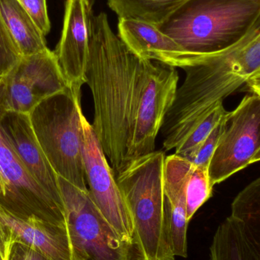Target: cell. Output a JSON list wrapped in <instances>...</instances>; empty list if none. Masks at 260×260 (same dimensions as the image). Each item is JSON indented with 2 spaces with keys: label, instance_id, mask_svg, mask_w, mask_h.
<instances>
[{
  "label": "cell",
  "instance_id": "20",
  "mask_svg": "<svg viewBox=\"0 0 260 260\" xmlns=\"http://www.w3.org/2000/svg\"><path fill=\"white\" fill-rule=\"evenodd\" d=\"M177 164L186 197L188 221L212 197L213 187L208 168L197 166L177 155Z\"/></svg>",
  "mask_w": 260,
  "mask_h": 260
},
{
  "label": "cell",
  "instance_id": "22",
  "mask_svg": "<svg viewBox=\"0 0 260 260\" xmlns=\"http://www.w3.org/2000/svg\"><path fill=\"white\" fill-rule=\"evenodd\" d=\"M227 112L224 104L217 107L182 141L181 143L175 148L174 154L183 158L189 157L206 140L211 132L219 123Z\"/></svg>",
  "mask_w": 260,
  "mask_h": 260
},
{
  "label": "cell",
  "instance_id": "26",
  "mask_svg": "<svg viewBox=\"0 0 260 260\" xmlns=\"http://www.w3.org/2000/svg\"><path fill=\"white\" fill-rule=\"evenodd\" d=\"M6 260H50L33 247L17 241H10L8 244Z\"/></svg>",
  "mask_w": 260,
  "mask_h": 260
},
{
  "label": "cell",
  "instance_id": "18",
  "mask_svg": "<svg viewBox=\"0 0 260 260\" xmlns=\"http://www.w3.org/2000/svg\"><path fill=\"white\" fill-rule=\"evenodd\" d=\"M211 260H260V248L250 241L241 221L227 217L217 229Z\"/></svg>",
  "mask_w": 260,
  "mask_h": 260
},
{
  "label": "cell",
  "instance_id": "11",
  "mask_svg": "<svg viewBox=\"0 0 260 260\" xmlns=\"http://www.w3.org/2000/svg\"><path fill=\"white\" fill-rule=\"evenodd\" d=\"M177 68L154 62L137 111L131 160L155 151L156 139L178 88Z\"/></svg>",
  "mask_w": 260,
  "mask_h": 260
},
{
  "label": "cell",
  "instance_id": "17",
  "mask_svg": "<svg viewBox=\"0 0 260 260\" xmlns=\"http://www.w3.org/2000/svg\"><path fill=\"white\" fill-rule=\"evenodd\" d=\"M0 15L21 56L35 54L47 48L45 36L19 0H0Z\"/></svg>",
  "mask_w": 260,
  "mask_h": 260
},
{
  "label": "cell",
  "instance_id": "5",
  "mask_svg": "<svg viewBox=\"0 0 260 260\" xmlns=\"http://www.w3.org/2000/svg\"><path fill=\"white\" fill-rule=\"evenodd\" d=\"M81 88L67 87L28 114L35 137L56 175L88 189L82 158Z\"/></svg>",
  "mask_w": 260,
  "mask_h": 260
},
{
  "label": "cell",
  "instance_id": "10",
  "mask_svg": "<svg viewBox=\"0 0 260 260\" xmlns=\"http://www.w3.org/2000/svg\"><path fill=\"white\" fill-rule=\"evenodd\" d=\"M80 120L82 129V158L89 193L121 239L133 246L134 228L116 182L115 175L92 125L82 111Z\"/></svg>",
  "mask_w": 260,
  "mask_h": 260
},
{
  "label": "cell",
  "instance_id": "14",
  "mask_svg": "<svg viewBox=\"0 0 260 260\" xmlns=\"http://www.w3.org/2000/svg\"><path fill=\"white\" fill-rule=\"evenodd\" d=\"M117 27L121 41L141 59L184 70L209 56L201 57L187 53L159 27L150 23L122 18L119 19Z\"/></svg>",
  "mask_w": 260,
  "mask_h": 260
},
{
  "label": "cell",
  "instance_id": "15",
  "mask_svg": "<svg viewBox=\"0 0 260 260\" xmlns=\"http://www.w3.org/2000/svg\"><path fill=\"white\" fill-rule=\"evenodd\" d=\"M0 225L8 242L17 241L33 247L50 260H71L66 226L18 216L1 206Z\"/></svg>",
  "mask_w": 260,
  "mask_h": 260
},
{
  "label": "cell",
  "instance_id": "23",
  "mask_svg": "<svg viewBox=\"0 0 260 260\" xmlns=\"http://www.w3.org/2000/svg\"><path fill=\"white\" fill-rule=\"evenodd\" d=\"M229 112L230 111H227V114L223 117L219 123L211 132L206 140L192 154L186 157V160L197 166L203 167L209 169V162L212 158V154L227 125Z\"/></svg>",
  "mask_w": 260,
  "mask_h": 260
},
{
  "label": "cell",
  "instance_id": "9",
  "mask_svg": "<svg viewBox=\"0 0 260 260\" xmlns=\"http://www.w3.org/2000/svg\"><path fill=\"white\" fill-rule=\"evenodd\" d=\"M0 206L21 217L66 226L64 206L32 177L0 130Z\"/></svg>",
  "mask_w": 260,
  "mask_h": 260
},
{
  "label": "cell",
  "instance_id": "28",
  "mask_svg": "<svg viewBox=\"0 0 260 260\" xmlns=\"http://www.w3.org/2000/svg\"><path fill=\"white\" fill-rule=\"evenodd\" d=\"M253 1L260 2V0H253Z\"/></svg>",
  "mask_w": 260,
  "mask_h": 260
},
{
  "label": "cell",
  "instance_id": "6",
  "mask_svg": "<svg viewBox=\"0 0 260 260\" xmlns=\"http://www.w3.org/2000/svg\"><path fill=\"white\" fill-rule=\"evenodd\" d=\"M71 260H140L135 249L112 229L90 197L57 176Z\"/></svg>",
  "mask_w": 260,
  "mask_h": 260
},
{
  "label": "cell",
  "instance_id": "13",
  "mask_svg": "<svg viewBox=\"0 0 260 260\" xmlns=\"http://www.w3.org/2000/svg\"><path fill=\"white\" fill-rule=\"evenodd\" d=\"M0 130L32 177L55 201L64 206L57 175L35 137L28 114H1Z\"/></svg>",
  "mask_w": 260,
  "mask_h": 260
},
{
  "label": "cell",
  "instance_id": "24",
  "mask_svg": "<svg viewBox=\"0 0 260 260\" xmlns=\"http://www.w3.org/2000/svg\"><path fill=\"white\" fill-rule=\"evenodd\" d=\"M21 56L0 15V77L5 76L18 62Z\"/></svg>",
  "mask_w": 260,
  "mask_h": 260
},
{
  "label": "cell",
  "instance_id": "3",
  "mask_svg": "<svg viewBox=\"0 0 260 260\" xmlns=\"http://www.w3.org/2000/svg\"><path fill=\"white\" fill-rule=\"evenodd\" d=\"M260 24V2L188 0L159 28L185 51L208 56L242 41Z\"/></svg>",
  "mask_w": 260,
  "mask_h": 260
},
{
  "label": "cell",
  "instance_id": "21",
  "mask_svg": "<svg viewBox=\"0 0 260 260\" xmlns=\"http://www.w3.org/2000/svg\"><path fill=\"white\" fill-rule=\"evenodd\" d=\"M230 216L241 221L250 241L260 248V179L249 183L235 197Z\"/></svg>",
  "mask_w": 260,
  "mask_h": 260
},
{
  "label": "cell",
  "instance_id": "1",
  "mask_svg": "<svg viewBox=\"0 0 260 260\" xmlns=\"http://www.w3.org/2000/svg\"><path fill=\"white\" fill-rule=\"evenodd\" d=\"M154 62L123 44L106 14L92 15L85 72L94 105L91 125L115 177L131 161L137 111Z\"/></svg>",
  "mask_w": 260,
  "mask_h": 260
},
{
  "label": "cell",
  "instance_id": "25",
  "mask_svg": "<svg viewBox=\"0 0 260 260\" xmlns=\"http://www.w3.org/2000/svg\"><path fill=\"white\" fill-rule=\"evenodd\" d=\"M37 27L46 36L50 30V21L47 14L46 0H19Z\"/></svg>",
  "mask_w": 260,
  "mask_h": 260
},
{
  "label": "cell",
  "instance_id": "16",
  "mask_svg": "<svg viewBox=\"0 0 260 260\" xmlns=\"http://www.w3.org/2000/svg\"><path fill=\"white\" fill-rule=\"evenodd\" d=\"M163 193L169 228L171 250L174 256H188L186 197L177 167L175 154L165 157L163 164Z\"/></svg>",
  "mask_w": 260,
  "mask_h": 260
},
{
  "label": "cell",
  "instance_id": "4",
  "mask_svg": "<svg viewBox=\"0 0 260 260\" xmlns=\"http://www.w3.org/2000/svg\"><path fill=\"white\" fill-rule=\"evenodd\" d=\"M163 151L131 160L115 180L134 228L140 260H176L171 250L163 193Z\"/></svg>",
  "mask_w": 260,
  "mask_h": 260
},
{
  "label": "cell",
  "instance_id": "2",
  "mask_svg": "<svg viewBox=\"0 0 260 260\" xmlns=\"http://www.w3.org/2000/svg\"><path fill=\"white\" fill-rule=\"evenodd\" d=\"M160 131L164 151L175 149L235 91L260 95V24L236 45L185 68Z\"/></svg>",
  "mask_w": 260,
  "mask_h": 260
},
{
  "label": "cell",
  "instance_id": "8",
  "mask_svg": "<svg viewBox=\"0 0 260 260\" xmlns=\"http://www.w3.org/2000/svg\"><path fill=\"white\" fill-rule=\"evenodd\" d=\"M54 52L22 56L0 77V115L29 114L44 99L67 88Z\"/></svg>",
  "mask_w": 260,
  "mask_h": 260
},
{
  "label": "cell",
  "instance_id": "12",
  "mask_svg": "<svg viewBox=\"0 0 260 260\" xmlns=\"http://www.w3.org/2000/svg\"><path fill=\"white\" fill-rule=\"evenodd\" d=\"M93 0H67L64 26L54 53L67 86L85 84L89 52V27Z\"/></svg>",
  "mask_w": 260,
  "mask_h": 260
},
{
  "label": "cell",
  "instance_id": "19",
  "mask_svg": "<svg viewBox=\"0 0 260 260\" xmlns=\"http://www.w3.org/2000/svg\"><path fill=\"white\" fill-rule=\"evenodd\" d=\"M188 0H108L119 19H134L160 27Z\"/></svg>",
  "mask_w": 260,
  "mask_h": 260
},
{
  "label": "cell",
  "instance_id": "27",
  "mask_svg": "<svg viewBox=\"0 0 260 260\" xmlns=\"http://www.w3.org/2000/svg\"><path fill=\"white\" fill-rule=\"evenodd\" d=\"M8 242L4 232L0 225V260H6L8 250Z\"/></svg>",
  "mask_w": 260,
  "mask_h": 260
},
{
  "label": "cell",
  "instance_id": "7",
  "mask_svg": "<svg viewBox=\"0 0 260 260\" xmlns=\"http://www.w3.org/2000/svg\"><path fill=\"white\" fill-rule=\"evenodd\" d=\"M260 95L248 94L229 112L209 165L212 186L260 160Z\"/></svg>",
  "mask_w": 260,
  "mask_h": 260
}]
</instances>
